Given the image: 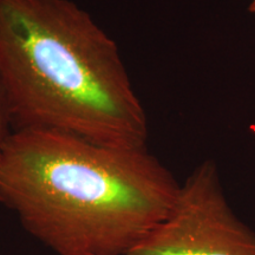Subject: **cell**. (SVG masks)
Instances as JSON below:
<instances>
[{
	"label": "cell",
	"mask_w": 255,
	"mask_h": 255,
	"mask_svg": "<svg viewBox=\"0 0 255 255\" xmlns=\"http://www.w3.org/2000/svg\"><path fill=\"white\" fill-rule=\"evenodd\" d=\"M9 128H12L11 121H9L4 95H2L1 88H0V151H1L2 145H4L6 139H7L9 133L12 132Z\"/></svg>",
	"instance_id": "obj_4"
},
{
	"label": "cell",
	"mask_w": 255,
	"mask_h": 255,
	"mask_svg": "<svg viewBox=\"0 0 255 255\" xmlns=\"http://www.w3.org/2000/svg\"><path fill=\"white\" fill-rule=\"evenodd\" d=\"M250 11L255 14V0H252L250 4Z\"/></svg>",
	"instance_id": "obj_5"
},
{
	"label": "cell",
	"mask_w": 255,
	"mask_h": 255,
	"mask_svg": "<svg viewBox=\"0 0 255 255\" xmlns=\"http://www.w3.org/2000/svg\"><path fill=\"white\" fill-rule=\"evenodd\" d=\"M180 188L146 148L18 129L0 151V202L59 255H128L168 215Z\"/></svg>",
	"instance_id": "obj_1"
},
{
	"label": "cell",
	"mask_w": 255,
	"mask_h": 255,
	"mask_svg": "<svg viewBox=\"0 0 255 255\" xmlns=\"http://www.w3.org/2000/svg\"><path fill=\"white\" fill-rule=\"evenodd\" d=\"M128 255H255V232L229 206L213 161L181 184L168 215Z\"/></svg>",
	"instance_id": "obj_3"
},
{
	"label": "cell",
	"mask_w": 255,
	"mask_h": 255,
	"mask_svg": "<svg viewBox=\"0 0 255 255\" xmlns=\"http://www.w3.org/2000/svg\"><path fill=\"white\" fill-rule=\"evenodd\" d=\"M0 88L13 130L146 148L148 117L116 41L70 0H0Z\"/></svg>",
	"instance_id": "obj_2"
}]
</instances>
